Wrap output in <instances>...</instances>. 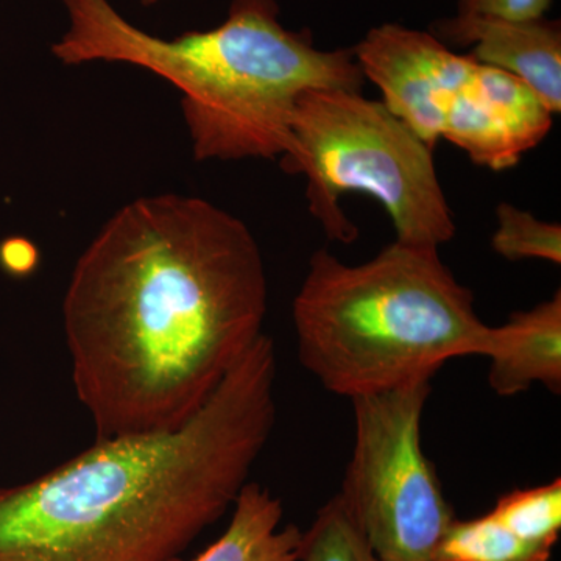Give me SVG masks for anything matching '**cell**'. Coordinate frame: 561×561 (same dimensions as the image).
<instances>
[{"instance_id":"cell-9","label":"cell","mask_w":561,"mask_h":561,"mask_svg":"<svg viewBox=\"0 0 561 561\" xmlns=\"http://www.w3.org/2000/svg\"><path fill=\"white\" fill-rule=\"evenodd\" d=\"M448 47L470 49L471 58L523 81L553 116L561 111L560 21H507L454 14L431 25Z\"/></svg>"},{"instance_id":"cell-4","label":"cell","mask_w":561,"mask_h":561,"mask_svg":"<svg viewBox=\"0 0 561 561\" xmlns=\"http://www.w3.org/2000/svg\"><path fill=\"white\" fill-rule=\"evenodd\" d=\"M139 65L181 92L197 161L279 160L306 92L367 81L353 47L320 49L311 31L283 24L276 0H232L209 31L147 36Z\"/></svg>"},{"instance_id":"cell-1","label":"cell","mask_w":561,"mask_h":561,"mask_svg":"<svg viewBox=\"0 0 561 561\" xmlns=\"http://www.w3.org/2000/svg\"><path fill=\"white\" fill-rule=\"evenodd\" d=\"M268 280L245 221L161 194L114 213L73 265L62 328L95 440L171 431L264 334Z\"/></svg>"},{"instance_id":"cell-5","label":"cell","mask_w":561,"mask_h":561,"mask_svg":"<svg viewBox=\"0 0 561 561\" xmlns=\"http://www.w3.org/2000/svg\"><path fill=\"white\" fill-rule=\"evenodd\" d=\"M432 151L382 101L362 91L313 90L297 103L289 150L278 161L308 181L309 213L331 241L359 238L339 198L360 192L381 203L398 242L440 249L457 228Z\"/></svg>"},{"instance_id":"cell-16","label":"cell","mask_w":561,"mask_h":561,"mask_svg":"<svg viewBox=\"0 0 561 561\" xmlns=\"http://www.w3.org/2000/svg\"><path fill=\"white\" fill-rule=\"evenodd\" d=\"M552 0H457V13L463 16L531 21L546 18Z\"/></svg>"},{"instance_id":"cell-7","label":"cell","mask_w":561,"mask_h":561,"mask_svg":"<svg viewBox=\"0 0 561 561\" xmlns=\"http://www.w3.org/2000/svg\"><path fill=\"white\" fill-rule=\"evenodd\" d=\"M353 50L365 80L381 91L383 105L434 150L446 103L470 76L474 58L457 54L431 32L394 22L373 27Z\"/></svg>"},{"instance_id":"cell-14","label":"cell","mask_w":561,"mask_h":561,"mask_svg":"<svg viewBox=\"0 0 561 561\" xmlns=\"http://www.w3.org/2000/svg\"><path fill=\"white\" fill-rule=\"evenodd\" d=\"M300 561H379L346 512L339 494L301 531Z\"/></svg>"},{"instance_id":"cell-13","label":"cell","mask_w":561,"mask_h":561,"mask_svg":"<svg viewBox=\"0 0 561 561\" xmlns=\"http://www.w3.org/2000/svg\"><path fill=\"white\" fill-rule=\"evenodd\" d=\"M490 513L523 540L552 551L561 531V479L513 490L501 496Z\"/></svg>"},{"instance_id":"cell-8","label":"cell","mask_w":561,"mask_h":561,"mask_svg":"<svg viewBox=\"0 0 561 561\" xmlns=\"http://www.w3.org/2000/svg\"><path fill=\"white\" fill-rule=\"evenodd\" d=\"M553 114L518 79L476 61L443 114L442 139L494 172L522 161L551 131Z\"/></svg>"},{"instance_id":"cell-3","label":"cell","mask_w":561,"mask_h":561,"mask_svg":"<svg viewBox=\"0 0 561 561\" xmlns=\"http://www.w3.org/2000/svg\"><path fill=\"white\" fill-rule=\"evenodd\" d=\"M291 319L302 367L348 400L431 381L489 330L438 249L398 241L357 265L317 250Z\"/></svg>"},{"instance_id":"cell-11","label":"cell","mask_w":561,"mask_h":561,"mask_svg":"<svg viewBox=\"0 0 561 561\" xmlns=\"http://www.w3.org/2000/svg\"><path fill=\"white\" fill-rule=\"evenodd\" d=\"M283 519L279 497L249 481L232 504L227 530L192 561H300L301 530Z\"/></svg>"},{"instance_id":"cell-15","label":"cell","mask_w":561,"mask_h":561,"mask_svg":"<svg viewBox=\"0 0 561 561\" xmlns=\"http://www.w3.org/2000/svg\"><path fill=\"white\" fill-rule=\"evenodd\" d=\"M497 230L491 238V249L507 261L540 260L561 264V227L537 219L511 205L496 208Z\"/></svg>"},{"instance_id":"cell-2","label":"cell","mask_w":561,"mask_h":561,"mask_svg":"<svg viewBox=\"0 0 561 561\" xmlns=\"http://www.w3.org/2000/svg\"><path fill=\"white\" fill-rule=\"evenodd\" d=\"M276 351L262 334L171 431L95 440L0 486V561H176L231 511L271 440Z\"/></svg>"},{"instance_id":"cell-6","label":"cell","mask_w":561,"mask_h":561,"mask_svg":"<svg viewBox=\"0 0 561 561\" xmlns=\"http://www.w3.org/2000/svg\"><path fill=\"white\" fill-rule=\"evenodd\" d=\"M430 379L354 398V445L339 491L379 561H438L456 515L421 440Z\"/></svg>"},{"instance_id":"cell-17","label":"cell","mask_w":561,"mask_h":561,"mask_svg":"<svg viewBox=\"0 0 561 561\" xmlns=\"http://www.w3.org/2000/svg\"><path fill=\"white\" fill-rule=\"evenodd\" d=\"M144 7H153L158 5V3L162 2V0H139Z\"/></svg>"},{"instance_id":"cell-12","label":"cell","mask_w":561,"mask_h":561,"mask_svg":"<svg viewBox=\"0 0 561 561\" xmlns=\"http://www.w3.org/2000/svg\"><path fill=\"white\" fill-rule=\"evenodd\" d=\"M551 549L519 538L491 513L454 519L438 551V561H549Z\"/></svg>"},{"instance_id":"cell-10","label":"cell","mask_w":561,"mask_h":561,"mask_svg":"<svg viewBox=\"0 0 561 561\" xmlns=\"http://www.w3.org/2000/svg\"><path fill=\"white\" fill-rule=\"evenodd\" d=\"M481 356L490 359L489 383L500 397H515L535 383L560 394L561 291L513 312L501 327H489Z\"/></svg>"}]
</instances>
